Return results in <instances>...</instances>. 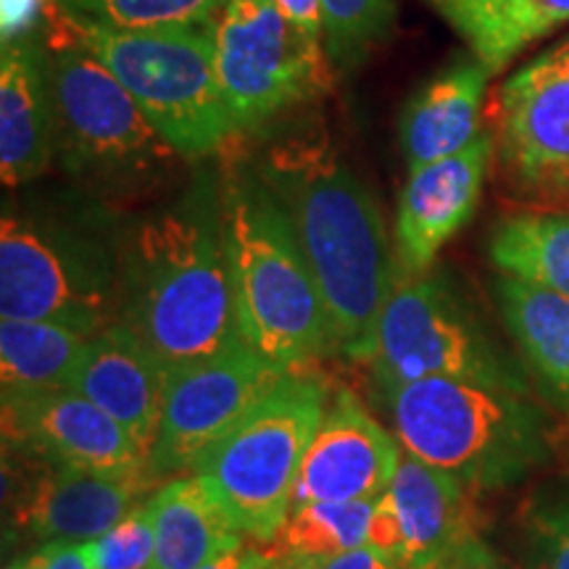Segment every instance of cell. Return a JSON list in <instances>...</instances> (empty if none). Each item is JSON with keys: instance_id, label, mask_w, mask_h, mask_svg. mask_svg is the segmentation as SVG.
<instances>
[{"instance_id": "1", "label": "cell", "mask_w": 569, "mask_h": 569, "mask_svg": "<svg viewBox=\"0 0 569 569\" xmlns=\"http://www.w3.org/2000/svg\"><path fill=\"white\" fill-rule=\"evenodd\" d=\"M253 167L288 213L338 353L369 361L377 322L401 282L372 190L325 130L284 134Z\"/></svg>"}, {"instance_id": "2", "label": "cell", "mask_w": 569, "mask_h": 569, "mask_svg": "<svg viewBox=\"0 0 569 569\" xmlns=\"http://www.w3.org/2000/svg\"><path fill=\"white\" fill-rule=\"evenodd\" d=\"M122 322L167 369L243 343L224 248L222 182L211 172L122 230Z\"/></svg>"}, {"instance_id": "3", "label": "cell", "mask_w": 569, "mask_h": 569, "mask_svg": "<svg viewBox=\"0 0 569 569\" xmlns=\"http://www.w3.org/2000/svg\"><path fill=\"white\" fill-rule=\"evenodd\" d=\"M222 227L243 343L277 369L338 353L332 322L293 227L253 161L222 174Z\"/></svg>"}, {"instance_id": "4", "label": "cell", "mask_w": 569, "mask_h": 569, "mask_svg": "<svg viewBox=\"0 0 569 569\" xmlns=\"http://www.w3.org/2000/svg\"><path fill=\"white\" fill-rule=\"evenodd\" d=\"M0 315L98 336L122 319V232L101 209L6 203Z\"/></svg>"}, {"instance_id": "5", "label": "cell", "mask_w": 569, "mask_h": 569, "mask_svg": "<svg viewBox=\"0 0 569 569\" xmlns=\"http://www.w3.org/2000/svg\"><path fill=\"white\" fill-rule=\"evenodd\" d=\"M42 13L59 167L96 198L156 190L188 159L163 138L109 67L71 34L53 0Z\"/></svg>"}, {"instance_id": "6", "label": "cell", "mask_w": 569, "mask_h": 569, "mask_svg": "<svg viewBox=\"0 0 569 569\" xmlns=\"http://www.w3.org/2000/svg\"><path fill=\"white\" fill-rule=\"evenodd\" d=\"M380 401L403 451L469 493L517 486L551 459L549 425L530 396L427 377L382 386Z\"/></svg>"}, {"instance_id": "7", "label": "cell", "mask_w": 569, "mask_h": 569, "mask_svg": "<svg viewBox=\"0 0 569 569\" xmlns=\"http://www.w3.org/2000/svg\"><path fill=\"white\" fill-rule=\"evenodd\" d=\"M56 9L184 159L219 153L238 134L219 88L211 24L122 30Z\"/></svg>"}, {"instance_id": "8", "label": "cell", "mask_w": 569, "mask_h": 569, "mask_svg": "<svg viewBox=\"0 0 569 569\" xmlns=\"http://www.w3.org/2000/svg\"><path fill=\"white\" fill-rule=\"evenodd\" d=\"M327 398V382L317 372L290 369L193 467L256 543H272L290 515L298 469Z\"/></svg>"}, {"instance_id": "9", "label": "cell", "mask_w": 569, "mask_h": 569, "mask_svg": "<svg viewBox=\"0 0 569 569\" xmlns=\"http://www.w3.org/2000/svg\"><path fill=\"white\" fill-rule=\"evenodd\" d=\"M377 388L446 377L530 396V375L482 322L443 269L398 282L377 322L372 356Z\"/></svg>"}, {"instance_id": "10", "label": "cell", "mask_w": 569, "mask_h": 569, "mask_svg": "<svg viewBox=\"0 0 569 569\" xmlns=\"http://www.w3.org/2000/svg\"><path fill=\"white\" fill-rule=\"evenodd\" d=\"M213 61L238 132H259L330 88L325 42L298 30L274 0H224L211 21Z\"/></svg>"}, {"instance_id": "11", "label": "cell", "mask_w": 569, "mask_h": 569, "mask_svg": "<svg viewBox=\"0 0 569 569\" xmlns=\"http://www.w3.org/2000/svg\"><path fill=\"white\" fill-rule=\"evenodd\" d=\"M284 369L246 343L209 359L169 369L151 472L163 482L193 472L198 459L222 440L272 390Z\"/></svg>"}, {"instance_id": "12", "label": "cell", "mask_w": 569, "mask_h": 569, "mask_svg": "<svg viewBox=\"0 0 569 569\" xmlns=\"http://www.w3.org/2000/svg\"><path fill=\"white\" fill-rule=\"evenodd\" d=\"M496 156L519 196L569 203V40L498 90Z\"/></svg>"}, {"instance_id": "13", "label": "cell", "mask_w": 569, "mask_h": 569, "mask_svg": "<svg viewBox=\"0 0 569 569\" xmlns=\"http://www.w3.org/2000/svg\"><path fill=\"white\" fill-rule=\"evenodd\" d=\"M3 503L11 525L42 543L98 540L146 503L151 475H103L3 448Z\"/></svg>"}, {"instance_id": "14", "label": "cell", "mask_w": 569, "mask_h": 569, "mask_svg": "<svg viewBox=\"0 0 569 569\" xmlns=\"http://www.w3.org/2000/svg\"><path fill=\"white\" fill-rule=\"evenodd\" d=\"M3 448L103 475H151L117 419L74 390H3Z\"/></svg>"}, {"instance_id": "15", "label": "cell", "mask_w": 569, "mask_h": 569, "mask_svg": "<svg viewBox=\"0 0 569 569\" xmlns=\"http://www.w3.org/2000/svg\"><path fill=\"white\" fill-rule=\"evenodd\" d=\"M401 451L398 438L369 415L351 390H338L306 448L290 511L311 503L377 501L396 478Z\"/></svg>"}, {"instance_id": "16", "label": "cell", "mask_w": 569, "mask_h": 569, "mask_svg": "<svg viewBox=\"0 0 569 569\" xmlns=\"http://www.w3.org/2000/svg\"><path fill=\"white\" fill-rule=\"evenodd\" d=\"M496 156V134L482 130L465 151L409 172L396 209L393 248L401 280L432 269L440 248L472 219Z\"/></svg>"}, {"instance_id": "17", "label": "cell", "mask_w": 569, "mask_h": 569, "mask_svg": "<svg viewBox=\"0 0 569 569\" xmlns=\"http://www.w3.org/2000/svg\"><path fill=\"white\" fill-rule=\"evenodd\" d=\"M169 369L122 319L92 336L69 390L88 398L130 432L151 461Z\"/></svg>"}, {"instance_id": "18", "label": "cell", "mask_w": 569, "mask_h": 569, "mask_svg": "<svg viewBox=\"0 0 569 569\" xmlns=\"http://www.w3.org/2000/svg\"><path fill=\"white\" fill-rule=\"evenodd\" d=\"M56 161L46 34L3 42L0 53V177L6 188L38 180Z\"/></svg>"}, {"instance_id": "19", "label": "cell", "mask_w": 569, "mask_h": 569, "mask_svg": "<svg viewBox=\"0 0 569 569\" xmlns=\"http://www.w3.org/2000/svg\"><path fill=\"white\" fill-rule=\"evenodd\" d=\"M403 530V569H443L475 532L469 490L443 469L401 451L388 488Z\"/></svg>"}, {"instance_id": "20", "label": "cell", "mask_w": 569, "mask_h": 569, "mask_svg": "<svg viewBox=\"0 0 569 569\" xmlns=\"http://www.w3.org/2000/svg\"><path fill=\"white\" fill-rule=\"evenodd\" d=\"M490 77L472 53L457 56L409 98L398 122L409 172L465 151L478 138Z\"/></svg>"}, {"instance_id": "21", "label": "cell", "mask_w": 569, "mask_h": 569, "mask_svg": "<svg viewBox=\"0 0 569 569\" xmlns=\"http://www.w3.org/2000/svg\"><path fill=\"white\" fill-rule=\"evenodd\" d=\"M153 515L151 569H198L232 540L246 538L209 482L177 475L148 498Z\"/></svg>"}, {"instance_id": "22", "label": "cell", "mask_w": 569, "mask_h": 569, "mask_svg": "<svg viewBox=\"0 0 569 569\" xmlns=\"http://www.w3.org/2000/svg\"><path fill=\"white\" fill-rule=\"evenodd\" d=\"M493 290L525 369L569 417V298L507 274Z\"/></svg>"}, {"instance_id": "23", "label": "cell", "mask_w": 569, "mask_h": 569, "mask_svg": "<svg viewBox=\"0 0 569 569\" xmlns=\"http://www.w3.org/2000/svg\"><path fill=\"white\" fill-rule=\"evenodd\" d=\"M467 51L498 74L532 42L569 21V0H425Z\"/></svg>"}, {"instance_id": "24", "label": "cell", "mask_w": 569, "mask_h": 569, "mask_svg": "<svg viewBox=\"0 0 569 569\" xmlns=\"http://www.w3.org/2000/svg\"><path fill=\"white\" fill-rule=\"evenodd\" d=\"M488 259L517 277L569 298V213H515L493 224Z\"/></svg>"}, {"instance_id": "25", "label": "cell", "mask_w": 569, "mask_h": 569, "mask_svg": "<svg viewBox=\"0 0 569 569\" xmlns=\"http://www.w3.org/2000/svg\"><path fill=\"white\" fill-rule=\"evenodd\" d=\"M88 336L40 319L0 322L3 390H63L80 367Z\"/></svg>"}, {"instance_id": "26", "label": "cell", "mask_w": 569, "mask_h": 569, "mask_svg": "<svg viewBox=\"0 0 569 569\" xmlns=\"http://www.w3.org/2000/svg\"><path fill=\"white\" fill-rule=\"evenodd\" d=\"M372 511L375 501L311 503V507L290 511L272 546L284 557L319 565V561L367 546Z\"/></svg>"}, {"instance_id": "27", "label": "cell", "mask_w": 569, "mask_h": 569, "mask_svg": "<svg viewBox=\"0 0 569 569\" xmlns=\"http://www.w3.org/2000/svg\"><path fill=\"white\" fill-rule=\"evenodd\" d=\"M325 51L336 71H353L396 24V0H322Z\"/></svg>"}, {"instance_id": "28", "label": "cell", "mask_w": 569, "mask_h": 569, "mask_svg": "<svg viewBox=\"0 0 569 569\" xmlns=\"http://www.w3.org/2000/svg\"><path fill=\"white\" fill-rule=\"evenodd\" d=\"M63 11L122 30L211 24L224 0H53Z\"/></svg>"}, {"instance_id": "29", "label": "cell", "mask_w": 569, "mask_h": 569, "mask_svg": "<svg viewBox=\"0 0 569 569\" xmlns=\"http://www.w3.org/2000/svg\"><path fill=\"white\" fill-rule=\"evenodd\" d=\"M519 525L522 569H569V480L530 496Z\"/></svg>"}, {"instance_id": "30", "label": "cell", "mask_w": 569, "mask_h": 569, "mask_svg": "<svg viewBox=\"0 0 569 569\" xmlns=\"http://www.w3.org/2000/svg\"><path fill=\"white\" fill-rule=\"evenodd\" d=\"M153 515L151 503H140L117 528L90 540L96 569H151L153 561Z\"/></svg>"}, {"instance_id": "31", "label": "cell", "mask_w": 569, "mask_h": 569, "mask_svg": "<svg viewBox=\"0 0 569 569\" xmlns=\"http://www.w3.org/2000/svg\"><path fill=\"white\" fill-rule=\"evenodd\" d=\"M367 546H372L386 557L396 559L401 565L403 557V530L401 519H398V511L390 501V496H380L375 501L372 519H369V532H367Z\"/></svg>"}, {"instance_id": "32", "label": "cell", "mask_w": 569, "mask_h": 569, "mask_svg": "<svg viewBox=\"0 0 569 569\" xmlns=\"http://www.w3.org/2000/svg\"><path fill=\"white\" fill-rule=\"evenodd\" d=\"M27 569H96L90 543L82 540H48L24 557Z\"/></svg>"}, {"instance_id": "33", "label": "cell", "mask_w": 569, "mask_h": 569, "mask_svg": "<svg viewBox=\"0 0 569 569\" xmlns=\"http://www.w3.org/2000/svg\"><path fill=\"white\" fill-rule=\"evenodd\" d=\"M443 569H515L501 557L493 546L488 543L486 538L475 532L472 538H467L465 543L459 546L457 553H453L451 561Z\"/></svg>"}, {"instance_id": "34", "label": "cell", "mask_w": 569, "mask_h": 569, "mask_svg": "<svg viewBox=\"0 0 569 569\" xmlns=\"http://www.w3.org/2000/svg\"><path fill=\"white\" fill-rule=\"evenodd\" d=\"M274 6L290 24L325 42V13L322 0H274Z\"/></svg>"}, {"instance_id": "35", "label": "cell", "mask_w": 569, "mask_h": 569, "mask_svg": "<svg viewBox=\"0 0 569 569\" xmlns=\"http://www.w3.org/2000/svg\"><path fill=\"white\" fill-rule=\"evenodd\" d=\"M51 0H3V42L17 40L21 34L34 32L32 24L38 11Z\"/></svg>"}, {"instance_id": "36", "label": "cell", "mask_w": 569, "mask_h": 569, "mask_svg": "<svg viewBox=\"0 0 569 569\" xmlns=\"http://www.w3.org/2000/svg\"><path fill=\"white\" fill-rule=\"evenodd\" d=\"M311 569H403L396 559L386 557L372 546H359V549L340 553V557H332L327 561H319V565H311Z\"/></svg>"}, {"instance_id": "37", "label": "cell", "mask_w": 569, "mask_h": 569, "mask_svg": "<svg viewBox=\"0 0 569 569\" xmlns=\"http://www.w3.org/2000/svg\"><path fill=\"white\" fill-rule=\"evenodd\" d=\"M243 569H311V565H306V561H301V559L284 557V553H280V551L248 549Z\"/></svg>"}, {"instance_id": "38", "label": "cell", "mask_w": 569, "mask_h": 569, "mask_svg": "<svg viewBox=\"0 0 569 569\" xmlns=\"http://www.w3.org/2000/svg\"><path fill=\"white\" fill-rule=\"evenodd\" d=\"M246 553H248V549H246L243 538H238V540H232L230 546H224L219 553H213V557L198 569H243Z\"/></svg>"}, {"instance_id": "39", "label": "cell", "mask_w": 569, "mask_h": 569, "mask_svg": "<svg viewBox=\"0 0 569 569\" xmlns=\"http://www.w3.org/2000/svg\"><path fill=\"white\" fill-rule=\"evenodd\" d=\"M3 569H27V565H24V559H17V561H11V565H6Z\"/></svg>"}]
</instances>
